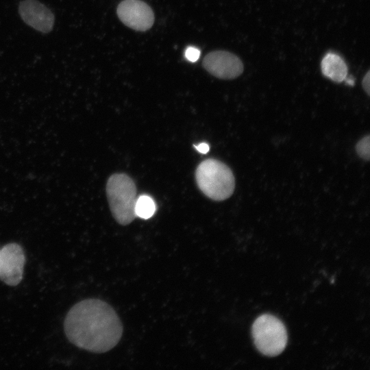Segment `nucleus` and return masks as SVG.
<instances>
[{
	"label": "nucleus",
	"mask_w": 370,
	"mask_h": 370,
	"mask_svg": "<svg viewBox=\"0 0 370 370\" xmlns=\"http://www.w3.org/2000/svg\"><path fill=\"white\" fill-rule=\"evenodd\" d=\"M200 51L195 47H189L185 51V57L190 62H196L200 56Z\"/></svg>",
	"instance_id": "f8f14e48"
},
{
	"label": "nucleus",
	"mask_w": 370,
	"mask_h": 370,
	"mask_svg": "<svg viewBox=\"0 0 370 370\" xmlns=\"http://www.w3.org/2000/svg\"><path fill=\"white\" fill-rule=\"evenodd\" d=\"M25 256L22 247L16 243L5 245L0 249V280L14 286L23 279Z\"/></svg>",
	"instance_id": "39448f33"
},
{
	"label": "nucleus",
	"mask_w": 370,
	"mask_h": 370,
	"mask_svg": "<svg viewBox=\"0 0 370 370\" xmlns=\"http://www.w3.org/2000/svg\"><path fill=\"white\" fill-rule=\"evenodd\" d=\"M18 12L23 21L36 30L46 34L53 29L54 15L42 3L36 0L22 1Z\"/></svg>",
	"instance_id": "6e6552de"
},
{
	"label": "nucleus",
	"mask_w": 370,
	"mask_h": 370,
	"mask_svg": "<svg viewBox=\"0 0 370 370\" xmlns=\"http://www.w3.org/2000/svg\"><path fill=\"white\" fill-rule=\"evenodd\" d=\"M197 150L201 153H206L208 152L210 147L206 143H201L197 145H194Z\"/></svg>",
	"instance_id": "4468645a"
},
{
	"label": "nucleus",
	"mask_w": 370,
	"mask_h": 370,
	"mask_svg": "<svg viewBox=\"0 0 370 370\" xmlns=\"http://www.w3.org/2000/svg\"><path fill=\"white\" fill-rule=\"evenodd\" d=\"M64 330L71 343L93 353H105L114 348L123 330L114 308L95 298L83 299L69 310Z\"/></svg>",
	"instance_id": "f257e3e1"
},
{
	"label": "nucleus",
	"mask_w": 370,
	"mask_h": 370,
	"mask_svg": "<svg viewBox=\"0 0 370 370\" xmlns=\"http://www.w3.org/2000/svg\"><path fill=\"white\" fill-rule=\"evenodd\" d=\"M321 66L323 74L335 82L340 83L347 77V65L344 60L335 53L326 54L321 61Z\"/></svg>",
	"instance_id": "1a4fd4ad"
},
{
	"label": "nucleus",
	"mask_w": 370,
	"mask_h": 370,
	"mask_svg": "<svg viewBox=\"0 0 370 370\" xmlns=\"http://www.w3.org/2000/svg\"><path fill=\"white\" fill-rule=\"evenodd\" d=\"M156 208V204L151 197L141 195L136 201L134 208L136 217L144 219H149L155 213Z\"/></svg>",
	"instance_id": "9d476101"
},
{
	"label": "nucleus",
	"mask_w": 370,
	"mask_h": 370,
	"mask_svg": "<svg viewBox=\"0 0 370 370\" xmlns=\"http://www.w3.org/2000/svg\"><path fill=\"white\" fill-rule=\"evenodd\" d=\"M252 336L257 349L264 355L280 354L287 343V332L283 323L273 315L259 316L251 328Z\"/></svg>",
	"instance_id": "20e7f679"
},
{
	"label": "nucleus",
	"mask_w": 370,
	"mask_h": 370,
	"mask_svg": "<svg viewBox=\"0 0 370 370\" xmlns=\"http://www.w3.org/2000/svg\"><path fill=\"white\" fill-rule=\"evenodd\" d=\"M197 184L208 198L228 199L234 193L235 180L231 169L222 162L209 158L201 162L195 172Z\"/></svg>",
	"instance_id": "f03ea898"
},
{
	"label": "nucleus",
	"mask_w": 370,
	"mask_h": 370,
	"mask_svg": "<svg viewBox=\"0 0 370 370\" xmlns=\"http://www.w3.org/2000/svg\"><path fill=\"white\" fill-rule=\"evenodd\" d=\"M369 136H367L359 140L356 146L358 155L364 160H369Z\"/></svg>",
	"instance_id": "9b49d317"
},
{
	"label": "nucleus",
	"mask_w": 370,
	"mask_h": 370,
	"mask_svg": "<svg viewBox=\"0 0 370 370\" xmlns=\"http://www.w3.org/2000/svg\"><path fill=\"white\" fill-rule=\"evenodd\" d=\"M106 194L116 221L122 225L130 224L136 217V187L133 180L125 173L112 175L106 184Z\"/></svg>",
	"instance_id": "7ed1b4c3"
},
{
	"label": "nucleus",
	"mask_w": 370,
	"mask_h": 370,
	"mask_svg": "<svg viewBox=\"0 0 370 370\" xmlns=\"http://www.w3.org/2000/svg\"><path fill=\"white\" fill-rule=\"evenodd\" d=\"M116 12L122 23L136 31H146L154 23L152 9L141 0H124L119 4Z\"/></svg>",
	"instance_id": "423d86ee"
},
{
	"label": "nucleus",
	"mask_w": 370,
	"mask_h": 370,
	"mask_svg": "<svg viewBox=\"0 0 370 370\" xmlns=\"http://www.w3.org/2000/svg\"><path fill=\"white\" fill-rule=\"evenodd\" d=\"M370 72L367 71L365 77H363L362 85L364 90L368 95L370 94Z\"/></svg>",
	"instance_id": "ddd939ff"
},
{
	"label": "nucleus",
	"mask_w": 370,
	"mask_h": 370,
	"mask_svg": "<svg viewBox=\"0 0 370 370\" xmlns=\"http://www.w3.org/2000/svg\"><path fill=\"white\" fill-rule=\"evenodd\" d=\"M202 64L208 73L220 79H234L243 71L241 59L226 51H214L208 53Z\"/></svg>",
	"instance_id": "0eeeda50"
},
{
	"label": "nucleus",
	"mask_w": 370,
	"mask_h": 370,
	"mask_svg": "<svg viewBox=\"0 0 370 370\" xmlns=\"http://www.w3.org/2000/svg\"><path fill=\"white\" fill-rule=\"evenodd\" d=\"M345 80L348 85L353 86L354 84V80L353 79L348 78L345 79Z\"/></svg>",
	"instance_id": "2eb2a0df"
}]
</instances>
